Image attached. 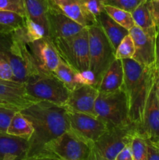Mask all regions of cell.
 I'll use <instances>...</instances> for the list:
<instances>
[{"mask_svg": "<svg viewBox=\"0 0 159 160\" xmlns=\"http://www.w3.org/2000/svg\"><path fill=\"white\" fill-rule=\"evenodd\" d=\"M0 54L12 68L13 81L24 84L29 78L42 72L19 30L10 34H0Z\"/></svg>", "mask_w": 159, "mask_h": 160, "instance_id": "obj_3", "label": "cell"}, {"mask_svg": "<svg viewBox=\"0 0 159 160\" xmlns=\"http://www.w3.org/2000/svg\"><path fill=\"white\" fill-rule=\"evenodd\" d=\"M64 107V106H63ZM70 130L90 145L108 130L107 125L94 116L66 109Z\"/></svg>", "mask_w": 159, "mask_h": 160, "instance_id": "obj_10", "label": "cell"}, {"mask_svg": "<svg viewBox=\"0 0 159 160\" xmlns=\"http://www.w3.org/2000/svg\"><path fill=\"white\" fill-rule=\"evenodd\" d=\"M12 11L27 17L24 0H0V11Z\"/></svg>", "mask_w": 159, "mask_h": 160, "instance_id": "obj_30", "label": "cell"}, {"mask_svg": "<svg viewBox=\"0 0 159 160\" xmlns=\"http://www.w3.org/2000/svg\"><path fill=\"white\" fill-rule=\"evenodd\" d=\"M64 13L84 28L98 23L92 15L83 0H51Z\"/></svg>", "mask_w": 159, "mask_h": 160, "instance_id": "obj_17", "label": "cell"}, {"mask_svg": "<svg viewBox=\"0 0 159 160\" xmlns=\"http://www.w3.org/2000/svg\"><path fill=\"white\" fill-rule=\"evenodd\" d=\"M90 152V145L68 130L47 143L42 154L59 160H87Z\"/></svg>", "mask_w": 159, "mask_h": 160, "instance_id": "obj_9", "label": "cell"}, {"mask_svg": "<svg viewBox=\"0 0 159 160\" xmlns=\"http://www.w3.org/2000/svg\"><path fill=\"white\" fill-rule=\"evenodd\" d=\"M20 112L34 128V133L28 140L26 156L42 154L47 143L70 130L66 109L63 106L40 101Z\"/></svg>", "mask_w": 159, "mask_h": 160, "instance_id": "obj_1", "label": "cell"}, {"mask_svg": "<svg viewBox=\"0 0 159 160\" xmlns=\"http://www.w3.org/2000/svg\"><path fill=\"white\" fill-rule=\"evenodd\" d=\"M59 57L77 73L90 70L89 36L87 28L66 38L53 39Z\"/></svg>", "mask_w": 159, "mask_h": 160, "instance_id": "obj_5", "label": "cell"}, {"mask_svg": "<svg viewBox=\"0 0 159 160\" xmlns=\"http://www.w3.org/2000/svg\"><path fill=\"white\" fill-rule=\"evenodd\" d=\"M104 6H112L132 12L143 0H102Z\"/></svg>", "mask_w": 159, "mask_h": 160, "instance_id": "obj_31", "label": "cell"}, {"mask_svg": "<svg viewBox=\"0 0 159 160\" xmlns=\"http://www.w3.org/2000/svg\"><path fill=\"white\" fill-rule=\"evenodd\" d=\"M87 28L89 36L90 70L94 75L97 88L103 75L115 59V51L99 23Z\"/></svg>", "mask_w": 159, "mask_h": 160, "instance_id": "obj_6", "label": "cell"}, {"mask_svg": "<svg viewBox=\"0 0 159 160\" xmlns=\"http://www.w3.org/2000/svg\"><path fill=\"white\" fill-rule=\"evenodd\" d=\"M115 160H133L131 143L128 144L120 151V152L115 157Z\"/></svg>", "mask_w": 159, "mask_h": 160, "instance_id": "obj_35", "label": "cell"}, {"mask_svg": "<svg viewBox=\"0 0 159 160\" xmlns=\"http://www.w3.org/2000/svg\"><path fill=\"white\" fill-rule=\"evenodd\" d=\"M97 117L108 128L132 124L127 94L123 87L111 92H100L95 102Z\"/></svg>", "mask_w": 159, "mask_h": 160, "instance_id": "obj_4", "label": "cell"}, {"mask_svg": "<svg viewBox=\"0 0 159 160\" xmlns=\"http://www.w3.org/2000/svg\"><path fill=\"white\" fill-rule=\"evenodd\" d=\"M27 149V140L0 132V160L7 154L17 156L19 160L26 156Z\"/></svg>", "mask_w": 159, "mask_h": 160, "instance_id": "obj_20", "label": "cell"}, {"mask_svg": "<svg viewBox=\"0 0 159 160\" xmlns=\"http://www.w3.org/2000/svg\"><path fill=\"white\" fill-rule=\"evenodd\" d=\"M131 14L136 26L152 35H157V27L151 12V0H143Z\"/></svg>", "mask_w": 159, "mask_h": 160, "instance_id": "obj_22", "label": "cell"}, {"mask_svg": "<svg viewBox=\"0 0 159 160\" xmlns=\"http://www.w3.org/2000/svg\"><path fill=\"white\" fill-rule=\"evenodd\" d=\"M129 34L135 46L132 59L144 67H157L156 36L146 32L137 26L129 30Z\"/></svg>", "mask_w": 159, "mask_h": 160, "instance_id": "obj_13", "label": "cell"}, {"mask_svg": "<svg viewBox=\"0 0 159 160\" xmlns=\"http://www.w3.org/2000/svg\"><path fill=\"white\" fill-rule=\"evenodd\" d=\"M157 98H158V102H159V76L157 81Z\"/></svg>", "mask_w": 159, "mask_h": 160, "instance_id": "obj_42", "label": "cell"}, {"mask_svg": "<svg viewBox=\"0 0 159 160\" xmlns=\"http://www.w3.org/2000/svg\"><path fill=\"white\" fill-rule=\"evenodd\" d=\"M2 160H18V158H17V156H14V155L7 154L4 156Z\"/></svg>", "mask_w": 159, "mask_h": 160, "instance_id": "obj_41", "label": "cell"}, {"mask_svg": "<svg viewBox=\"0 0 159 160\" xmlns=\"http://www.w3.org/2000/svg\"><path fill=\"white\" fill-rule=\"evenodd\" d=\"M151 8L153 19L156 27H159V0H151Z\"/></svg>", "mask_w": 159, "mask_h": 160, "instance_id": "obj_36", "label": "cell"}, {"mask_svg": "<svg viewBox=\"0 0 159 160\" xmlns=\"http://www.w3.org/2000/svg\"><path fill=\"white\" fill-rule=\"evenodd\" d=\"M48 37L51 40L74 35L84 28L65 15L53 2L48 13Z\"/></svg>", "mask_w": 159, "mask_h": 160, "instance_id": "obj_15", "label": "cell"}, {"mask_svg": "<svg viewBox=\"0 0 159 160\" xmlns=\"http://www.w3.org/2000/svg\"><path fill=\"white\" fill-rule=\"evenodd\" d=\"M0 79L13 81V72L8 61L0 54Z\"/></svg>", "mask_w": 159, "mask_h": 160, "instance_id": "obj_34", "label": "cell"}, {"mask_svg": "<svg viewBox=\"0 0 159 160\" xmlns=\"http://www.w3.org/2000/svg\"><path fill=\"white\" fill-rule=\"evenodd\" d=\"M147 149L148 160H159V148L147 142Z\"/></svg>", "mask_w": 159, "mask_h": 160, "instance_id": "obj_37", "label": "cell"}, {"mask_svg": "<svg viewBox=\"0 0 159 160\" xmlns=\"http://www.w3.org/2000/svg\"><path fill=\"white\" fill-rule=\"evenodd\" d=\"M17 112L15 109L0 106V132L7 133L9 123Z\"/></svg>", "mask_w": 159, "mask_h": 160, "instance_id": "obj_32", "label": "cell"}, {"mask_svg": "<svg viewBox=\"0 0 159 160\" xmlns=\"http://www.w3.org/2000/svg\"><path fill=\"white\" fill-rule=\"evenodd\" d=\"M99 92L94 86L81 84L70 92L65 109L96 117L95 102Z\"/></svg>", "mask_w": 159, "mask_h": 160, "instance_id": "obj_16", "label": "cell"}, {"mask_svg": "<svg viewBox=\"0 0 159 160\" xmlns=\"http://www.w3.org/2000/svg\"><path fill=\"white\" fill-rule=\"evenodd\" d=\"M52 74L57 78L69 90H74L78 86L81 85L78 81V73L72 67L60 59L57 67L52 72Z\"/></svg>", "mask_w": 159, "mask_h": 160, "instance_id": "obj_24", "label": "cell"}, {"mask_svg": "<svg viewBox=\"0 0 159 160\" xmlns=\"http://www.w3.org/2000/svg\"><path fill=\"white\" fill-rule=\"evenodd\" d=\"M124 82V69L122 59H115L108 67L97 89L100 92H111L123 87Z\"/></svg>", "mask_w": 159, "mask_h": 160, "instance_id": "obj_18", "label": "cell"}, {"mask_svg": "<svg viewBox=\"0 0 159 160\" xmlns=\"http://www.w3.org/2000/svg\"><path fill=\"white\" fill-rule=\"evenodd\" d=\"M158 76L151 89L145 107L143 123L137 133L157 148H159V102L157 95Z\"/></svg>", "mask_w": 159, "mask_h": 160, "instance_id": "obj_11", "label": "cell"}, {"mask_svg": "<svg viewBox=\"0 0 159 160\" xmlns=\"http://www.w3.org/2000/svg\"><path fill=\"white\" fill-rule=\"evenodd\" d=\"M156 60H157V68L159 72V27L157 29V35H156Z\"/></svg>", "mask_w": 159, "mask_h": 160, "instance_id": "obj_39", "label": "cell"}, {"mask_svg": "<svg viewBox=\"0 0 159 160\" xmlns=\"http://www.w3.org/2000/svg\"><path fill=\"white\" fill-rule=\"evenodd\" d=\"M28 48L42 72L52 73L60 61L58 52L49 37L41 38L27 43Z\"/></svg>", "mask_w": 159, "mask_h": 160, "instance_id": "obj_14", "label": "cell"}, {"mask_svg": "<svg viewBox=\"0 0 159 160\" xmlns=\"http://www.w3.org/2000/svg\"><path fill=\"white\" fill-rule=\"evenodd\" d=\"M25 18L26 17L12 11H0V23L11 28L13 31L23 28Z\"/></svg>", "mask_w": 159, "mask_h": 160, "instance_id": "obj_27", "label": "cell"}, {"mask_svg": "<svg viewBox=\"0 0 159 160\" xmlns=\"http://www.w3.org/2000/svg\"><path fill=\"white\" fill-rule=\"evenodd\" d=\"M19 160H59L56 158L53 157V156H48V155H36V156H24L22 159Z\"/></svg>", "mask_w": 159, "mask_h": 160, "instance_id": "obj_38", "label": "cell"}, {"mask_svg": "<svg viewBox=\"0 0 159 160\" xmlns=\"http://www.w3.org/2000/svg\"><path fill=\"white\" fill-rule=\"evenodd\" d=\"M124 69L123 88L129 100V118L136 125L137 133L141 128L150 92L159 72L156 66L147 67L132 59H122Z\"/></svg>", "mask_w": 159, "mask_h": 160, "instance_id": "obj_2", "label": "cell"}, {"mask_svg": "<svg viewBox=\"0 0 159 160\" xmlns=\"http://www.w3.org/2000/svg\"><path fill=\"white\" fill-rule=\"evenodd\" d=\"M12 32H13V30L0 23V34H8Z\"/></svg>", "mask_w": 159, "mask_h": 160, "instance_id": "obj_40", "label": "cell"}, {"mask_svg": "<svg viewBox=\"0 0 159 160\" xmlns=\"http://www.w3.org/2000/svg\"><path fill=\"white\" fill-rule=\"evenodd\" d=\"M34 133L32 123L20 111H17L12 117L7 129V134L29 140Z\"/></svg>", "mask_w": 159, "mask_h": 160, "instance_id": "obj_23", "label": "cell"}, {"mask_svg": "<svg viewBox=\"0 0 159 160\" xmlns=\"http://www.w3.org/2000/svg\"><path fill=\"white\" fill-rule=\"evenodd\" d=\"M38 102L28 95L23 83L0 79V106L20 111Z\"/></svg>", "mask_w": 159, "mask_h": 160, "instance_id": "obj_12", "label": "cell"}, {"mask_svg": "<svg viewBox=\"0 0 159 160\" xmlns=\"http://www.w3.org/2000/svg\"><path fill=\"white\" fill-rule=\"evenodd\" d=\"M135 52V46L130 34L126 35L122 40L115 51V59H132Z\"/></svg>", "mask_w": 159, "mask_h": 160, "instance_id": "obj_29", "label": "cell"}, {"mask_svg": "<svg viewBox=\"0 0 159 160\" xmlns=\"http://www.w3.org/2000/svg\"><path fill=\"white\" fill-rule=\"evenodd\" d=\"M27 94L40 101L64 106L70 91L52 73L41 72L24 83Z\"/></svg>", "mask_w": 159, "mask_h": 160, "instance_id": "obj_8", "label": "cell"}, {"mask_svg": "<svg viewBox=\"0 0 159 160\" xmlns=\"http://www.w3.org/2000/svg\"><path fill=\"white\" fill-rule=\"evenodd\" d=\"M98 23L104 31L106 37L112 44L114 50L116 51L118 45L126 35L129 34V31L115 22L107 12H101L97 17Z\"/></svg>", "mask_w": 159, "mask_h": 160, "instance_id": "obj_19", "label": "cell"}, {"mask_svg": "<svg viewBox=\"0 0 159 160\" xmlns=\"http://www.w3.org/2000/svg\"><path fill=\"white\" fill-rule=\"evenodd\" d=\"M104 10L115 22L127 29L128 31L136 26L131 12L124 10V9L109 6H104Z\"/></svg>", "mask_w": 159, "mask_h": 160, "instance_id": "obj_26", "label": "cell"}, {"mask_svg": "<svg viewBox=\"0 0 159 160\" xmlns=\"http://www.w3.org/2000/svg\"><path fill=\"white\" fill-rule=\"evenodd\" d=\"M27 18L41 25L48 35V13L52 4L51 0H24Z\"/></svg>", "mask_w": 159, "mask_h": 160, "instance_id": "obj_21", "label": "cell"}, {"mask_svg": "<svg viewBox=\"0 0 159 160\" xmlns=\"http://www.w3.org/2000/svg\"><path fill=\"white\" fill-rule=\"evenodd\" d=\"M87 10L94 16L98 17L101 12H104V4L102 0H83Z\"/></svg>", "mask_w": 159, "mask_h": 160, "instance_id": "obj_33", "label": "cell"}, {"mask_svg": "<svg viewBox=\"0 0 159 160\" xmlns=\"http://www.w3.org/2000/svg\"><path fill=\"white\" fill-rule=\"evenodd\" d=\"M133 160H148L147 142L141 136L136 134L131 141Z\"/></svg>", "mask_w": 159, "mask_h": 160, "instance_id": "obj_28", "label": "cell"}, {"mask_svg": "<svg viewBox=\"0 0 159 160\" xmlns=\"http://www.w3.org/2000/svg\"><path fill=\"white\" fill-rule=\"evenodd\" d=\"M19 31L26 43L33 42L47 36L46 31L41 25L35 23L27 17L25 18V24L23 28Z\"/></svg>", "mask_w": 159, "mask_h": 160, "instance_id": "obj_25", "label": "cell"}, {"mask_svg": "<svg viewBox=\"0 0 159 160\" xmlns=\"http://www.w3.org/2000/svg\"><path fill=\"white\" fill-rule=\"evenodd\" d=\"M137 134L136 125L108 128L90 146L87 160H115L117 155Z\"/></svg>", "mask_w": 159, "mask_h": 160, "instance_id": "obj_7", "label": "cell"}]
</instances>
